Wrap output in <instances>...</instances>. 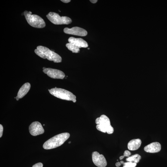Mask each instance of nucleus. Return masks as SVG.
Returning <instances> with one entry per match:
<instances>
[{
	"mask_svg": "<svg viewBox=\"0 0 167 167\" xmlns=\"http://www.w3.org/2000/svg\"><path fill=\"white\" fill-rule=\"evenodd\" d=\"M35 54L44 59L53 61L54 62H62L61 57L57 54L50 50L48 48L42 46H38L34 50Z\"/></svg>",
	"mask_w": 167,
	"mask_h": 167,
	"instance_id": "nucleus-1",
	"label": "nucleus"
},
{
	"mask_svg": "<svg viewBox=\"0 0 167 167\" xmlns=\"http://www.w3.org/2000/svg\"><path fill=\"white\" fill-rule=\"evenodd\" d=\"M70 134L67 132L56 135L46 141L43 147L45 149H50L58 147L62 145L70 137Z\"/></svg>",
	"mask_w": 167,
	"mask_h": 167,
	"instance_id": "nucleus-2",
	"label": "nucleus"
},
{
	"mask_svg": "<svg viewBox=\"0 0 167 167\" xmlns=\"http://www.w3.org/2000/svg\"><path fill=\"white\" fill-rule=\"evenodd\" d=\"M96 128L103 132H106L108 134L113 133L114 131L113 127L111 126L109 118L105 115H102L97 118L95 120Z\"/></svg>",
	"mask_w": 167,
	"mask_h": 167,
	"instance_id": "nucleus-3",
	"label": "nucleus"
},
{
	"mask_svg": "<svg viewBox=\"0 0 167 167\" xmlns=\"http://www.w3.org/2000/svg\"><path fill=\"white\" fill-rule=\"evenodd\" d=\"M49 93L58 98L76 102V96L71 92L61 88H54L49 90Z\"/></svg>",
	"mask_w": 167,
	"mask_h": 167,
	"instance_id": "nucleus-4",
	"label": "nucleus"
},
{
	"mask_svg": "<svg viewBox=\"0 0 167 167\" xmlns=\"http://www.w3.org/2000/svg\"><path fill=\"white\" fill-rule=\"evenodd\" d=\"M31 11H25L24 12L26 19L31 26L37 28H42L45 26L44 20L40 16L36 15H32Z\"/></svg>",
	"mask_w": 167,
	"mask_h": 167,
	"instance_id": "nucleus-5",
	"label": "nucleus"
},
{
	"mask_svg": "<svg viewBox=\"0 0 167 167\" xmlns=\"http://www.w3.org/2000/svg\"><path fill=\"white\" fill-rule=\"evenodd\" d=\"M46 16L51 22L55 24H68L72 22V20L69 17H61L55 12H50Z\"/></svg>",
	"mask_w": 167,
	"mask_h": 167,
	"instance_id": "nucleus-6",
	"label": "nucleus"
},
{
	"mask_svg": "<svg viewBox=\"0 0 167 167\" xmlns=\"http://www.w3.org/2000/svg\"><path fill=\"white\" fill-rule=\"evenodd\" d=\"M92 159L94 164L98 167H105L107 165L106 160L102 154H100L96 151H94L92 154Z\"/></svg>",
	"mask_w": 167,
	"mask_h": 167,
	"instance_id": "nucleus-7",
	"label": "nucleus"
},
{
	"mask_svg": "<svg viewBox=\"0 0 167 167\" xmlns=\"http://www.w3.org/2000/svg\"><path fill=\"white\" fill-rule=\"evenodd\" d=\"M43 69V72L52 78L63 79L65 76L64 72L58 70L44 67Z\"/></svg>",
	"mask_w": 167,
	"mask_h": 167,
	"instance_id": "nucleus-8",
	"label": "nucleus"
},
{
	"mask_svg": "<svg viewBox=\"0 0 167 167\" xmlns=\"http://www.w3.org/2000/svg\"><path fill=\"white\" fill-rule=\"evenodd\" d=\"M29 130L30 134L34 136L42 134L44 132L41 124L37 121L32 122L29 126Z\"/></svg>",
	"mask_w": 167,
	"mask_h": 167,
	"instance_id": "nucleus-9",
	"label": "nucleus"
},
{
	"mask_svg": "<svg viewBox=\"0 0 167 167\" xmlns=\"http://www.w3.org/2000/svg\"><path fill=\"white\" fill-rule=\"evenodd\" d=\"M63 31L66 34L80 36H85L88 33L85 30L78 27H73L70 28H66Z\"/></svg>",
	"mask_w": 167,
	"mask_h": 167,
	"instance_id": "nucleus-10",
	"label": "nucleus"
},
{
	"mask_svg": "<svg viewBox=\"0 0 167 167\" xmlns=\"http://www.w3.org/2000/svg\"><path fill=\"white\" fill-rule=\"evenodd\" d=\"M68 41L69 43L73 44L79 48H86L88 46L87 42L81 38H75L71 37L69 38Z\"/></svg>",
	"mask_w": 167,
	"mask_h": 167,
	"instance_id": "nucleus-11",
	"label": "nucleus"
},
{
	"mask_svg": "<svg viewBox=\"0 0 167 167\" xmlns=\"http://www.w3.org/2000/svg\"><path fill=\"white\" fill-rule=\"evenodd\" d=\"M161 146L158 142H152L145 146L144 148V150L149 153H156L159 152L161 150Z\"/></svg>",
	"mask_w": 167,
	"mask_h": 167,
	"instance_id": "nucleus-12",
	"label": "nucleus"
},
{
	"mask_svg": "<svg viewBox=\"0 0 167 167\" xmlns=\"http://www.w3.org/2000/svg\"><path fill=\"white\" fill-rule=\"evenodd\" d=\"M31 87L29 83H26L24 84L19 89L16 97L17 101L21 98L26 95L29 91Z\"/></svg>",
	"mask_w": 167,
	"mask_h": 167,
	"instance_id": "nucleus-13",
	"label": "nucleus"
},
{
	"mask_svg": "<svg viewBox=\"0 0 167 167\" xmlns=\"http://www.w3.org/2000/svg\"><path fill=\"white\" fill-rule=\"evenodd\" d=\"M141 144V141L139 139H132L128 143V148L129 150L131 151L136 150L140 147Z\"/></svg>",
	"mask_w": 167,
	"mask_h": 167,
	"instance_id": "nucleus-14",
	"label": "nucleus"
},
{
	"mask_svg": "<svg viewBox=\"0 0 167 167\" xmlns=\"http://www.w3.org/2000/svg\"><path fill=\"white\" fill-rule=\"evenodd\" d=\"M141 159V156L138 154H136L126 158V160L129 162H134L137 163L139 162Z\"/></svg>",
	"mask_w": 167,
	"mask_h": 167,
	"instance_id": "nucleus-15",
	"label": "nucleus"
},
{
	"mask_svg": "<svg viewBox=\"0 0 167 167\" xmlns=\"http://www.w3.org/2000/svg\"><path fill=\"white\" fill-rule=\"evenodd\" d=\"M66 45L68 49L73 53H78L79 52V48L71 43H67Z\"/></svg>",
	"mask_w": 167,
	"mask_h": 167,
	"instance_id": "nucleus-16",
	"label": "nucleus"
},
{
	"mask_svg": "<svg viewBox=\"0 0 167 167\" xmlns=\"http://www.w3.org/2000/svg\"><path fill=\"white\" fill-rule=\"evenodd\" d=\"M123 167H135L137 163L135 162L128 161L126 162H124Z\"/></svg>",
	"mask_w": 167,
	"mask_h": 167,
	"instance_id": "nucleus-17",
	"label": "nucleus"
},
{
	"mask_svg": "<svg viewBox=\"0 0 167 167\" xmlns=\"http://www.w3.org/2000/svg\"><path fill=\"white\" fill-rule=\"evenodd\" d=\"M131 155V152L128 150H125L123 156H124L129 157Z\"/></svg>",
	"mask_w": 167,
	"mask_h": 167,
	"instance_id": "nucleus-18",
	"label": "nucleus"
},
{
	"mask_svg": "<svg viewBox=\"0 0 167 167\" xmlns=\"http://www.w3.org/2000/svg\"><path fill=\"white\" fill-rule=\"evenodd\" d=\"M43 164L41 162L37 163L33 165L32 167H43Z\"/></svg>",
	"mask_w": 167,
	"mask_h": 167,
	"instance_id": "nucleus-19",
	"label": "nucleus"
},
{
	"mask_svg": "<svg viewBox=\"0 0 167 167\" xmlns=\"http://www.w3.org/2000/svg\"><path fill=\"white\" fill-rule=\"evenodd\" d=\"M3 131V127L1 124L0 125V137L2 136Z\"/></svg>",
	"mask_w": 167,
	"mask_h": 167,
	"instance_id": "nucleus-20",
	"label": "nucleus"
},
{
	"mask_svg": "<svg viewBox=\"0 0 167 167\" xmlns=\"http://www.w3.org/2000/svg\"><path fill=\"white\" fill-rule=\"evenodd\" d=\"M61 1L64 3H67L69 2H70L71 1V0H61Z\"/></svg>",
	"mask_w": 167,
	"mask_h": 167,
	"instance_id": "nucleus-21",
	"label": "nucleus"
},
{
	"mask_svg": "<svg viewBox=\"0 0 167 167\" xmlns=\"http://www.w3.org/2000/svg\"><path fill=\"white\" fill-rule=\"evenodd\" d=\"M121 164L120 162H118L116 163L115 165L116 167H118L120 166Z\"/></svg>",
	"mask_w": 167,
	"mask_h": 167,
	"instance_id": "nucleus-22",
	"label": "nucleus"
},
{
	"mask_svg": "<svg viewBox=\"0 0 167 167\" xmlns=\"http://www.w3.org/2000/svg\"><path fill=\"white\" fill-rule=\"evenodd\" d=\"M90 1L91 2H92V3H96V2L97 1V0H90Z\"/></svg>",
	"mask_w": 167,
	"mask_h": 167,
	"instance_id": "nucleus-23",
	"label": "nucleus"
},
{
	"mask_svg": "<svg viewBox=\"0 0 167 167\" xmlns=\"http://www.w3.org/2000/svg\"><path fill=\"white\" fill-rule=\"evenodd\" d=\"M124 156L123 155V156H121L120 157H119V159L121 160L122 159L124 158Z\"/></svg>",
	"mask_w": 167,
	"mask_h": 167,
	"instance_id": "nucleus-24",
	"label": "nucleus"
},
{
	"mask_svg": "<svg viewBox=\"0 0 167 167\" xmlns=\"http://www.w3.org/2000/svg\"><path fill=\"white\" fill-rule=\"evenodd\" d=\"M121 164H123L124 162L123 161H121L120 162Z\"/></svg>",
	"mask_w": 167,
	"mask_h": 167,
	"instance_id": "nucleus-25",
	"label": "nucleus"
},
{
	"mask_svg": "<svg viewBox=\"0 0 167 167\" xmlns=\"http://www.w3.org/2000/svg\"><path fill=\"white\" fill-rule=\"evenodd\" d=\"M71 141H69V142L68 143H71Z\"/></svg>",
	"mask_w": 167,
	"mask_h": 167,
	"instance_id": "nucleus-26",
	"label": "nucleus"
},
{
	"mask_svg": "<svg viewBox=\"0 0 167 167\" xmlns=\"http://www.w3.org/2000/svg\"><path fill=\"white\" fill-rule=\"evenodd\" d=\"M88 49H89V48H88Z\"/></svg>",
	"mask_w": 167,
	"mask_h": 167,
	"instance_id": "nucleus-27",
	"label": "nucleus"
}]
</instances>
